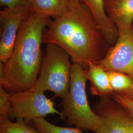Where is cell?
<instances>
[{
  "label": "cell",
  "mask_w": 133,
  "mask_h": 133,
  "mask_svg": "<svg viewBox=\"0 0 133 133\" xmlns=\"http://www.w3.org/2000/svg\"><path fill=\"white\" fill-rule=\"evenodd\" d=\"M31 122L40 133H82L81 129L58 126L49 122L44 118H37Z\"/></svg>",
  "instance_id": "9a60e30c"
},
{
  "label": "cell",
  "mask_w": 133,
  "mask_h": 133,
  "mask_svg": "<svg viewBox=\"0 0 133 133\" xmlns=\"http://www.w3.org/2000/svg\"><path fill=\"white\" fill-rule=\"evenodd\" d=\"M71 58L56 44H47L38 77L31 90L51 91L64 99L68 94L71 82Z\"/></svg>",
  "instance_id": "277c9868"
},
{
  "label": "cell",
  "mask_w": 133,
  "mask_h": 133,
  "mask_svg": "<svg viewBox=\"0 0 133 133\" xmlns=\"http://www.w3.org/2000/svg\"><path fill=\"white\" fill-rule=\"evenodd\" d=\"M74 1H79V0H74Z\"/></svg>",
  "instance_id": "44dd1931"
},
{
  "label": "cell",
  "mask_w": 133,
  "mask_h": 133,
  "mask_svg": "<svg viewBox=\"0 0 133 133\" xmlns=\"http://www.w3.org/2000/svg\"><path fill=\"white\" fill-rule=\"evenodd\" d=\"M93 110L101 121L96 133H133V119L110 96L100 98Z\"/></svg>",
  "instance_id": "8992f818"
},
{
  "label": "cell",
  "mask_w": 133,
  "mask_h": 133,
  "mask_svg": "<svg viewBox=\"0 0 133 133\" xmlns=\"http://www.w3.org/2000/svg\"><path fill=\"white\" fill-rule=\"evenodd\" d=\"M11 94L0 86V118L10 120L12 118Z\"/></svg>",
  "instance_id": "2e32d148"
},
{
  "label": "cell",
  "mask_w": 133,
  "mask_h": 133,
  "mask_svg": "<svg viewBox=\"0 0 133 133\" xmlns=\"http://www.w3.org/2000/svg\"><path fill=\"white\" fill-rule=\"evenodd\" d=\"M0 133H40L34 127L29 126L23 119H16L15 122L10 119L0 118Z\"/></svg>",
  "instance_id": "5bb4252c"
},
{
  "label": "cell",
  "mask_w": 133,
  "mask_h": 133,
  "mask_svg": "<svg viewBox=\"0 0 133 133\" xmlns=\"http://www.w3.org/2000/svg\"><path fill=\"white\" fill-rule=\"evenodd\" d=\"M32 2V0H0V5L4 8L24 6L30 9Z\"/></svg>",
  "instance_id": "ac0fdd59"
},
{
  "label": "cell",
  "mask_w": 133,
  "mask_h": 133,
  "mask_svg": "<svg viewBox=\"0 0 133 133\" xmlns=\"http://www.w3.org/2000/svg\"><path fill=\"white\" fill-rule=\"evenodd\" d=\"M79 1L89 10L109 45H114L118 37V31L107 14L105 10V0Z\"/></svg>",
  "instance_id": "30bf717a"
},
{
  "label": "cell",
  "mask_w": 133,
  "mask_h": 133,
  "mask_svg": "<svg viewBox=\"0 0 133 133\" xmlns=\"http://www.w3.org/2000/svg\"><path fill=\"white\" fill-rule=\"evenodd\" d=\"M105 12L118 31L132 29L133 0H105Z\"/></svg>",
  "instance_id": "9c48e42d"
},
{
  "label": "cell",
  "mask_w": 133,
  "mask_h": 133,
  "mask_svg": "<svg viewBox=\"0 0 133 133\" xmlns=\"http://www.w3.org/2000/svg\"><path fill=\"white\" fill-rule=\"evenodd\" d=\"M106 71H118L133 78V30L118 31L116 42L98 64Z\"/></svg>",
  "instance_id": "ba28073f"
},
{
  "label": "cell",
  "mask_w": 133,
  "mask_h": 133,
  "mask_svg": "<svg viewBox=\"0 0 133 133\" xmlns=\"http://www.w3.org/2000/svg\"><path fill=\"white\" fill-rule=\"evenodd\" d=\"M70 2V0H32L30 10L41 16L56 19L66 12Z\"/></svg>",
  "instance_id": "7c38bea8"
},
{
  "label": "cell",
  "mask_w": 133,
  "mask_h": 133,
  "mask_svg": "<svg viewBox=\"0 0 133 133\" xmlns=\"http://www.w3.org/2000/svg\"><path fill=\"white\" fill-rule=\"evenodd\" d=\"M50 20L30 12L10 57L5 63L0 62V86L10 94L30 90L34 85L43 60V34Z\"/></svg>",
  "instance_id": "7a4b0ae2"
},
{
  "label": "cell",
  "mask_w": 133,
  "mask_h": 133,
  "mask_svg": "<svg viewBox=\"0 0 133 133\" xmlns=\"http://www.w3.org/2000/svg\"><path fill=\"white\" fill-rule=\"evenodd\" d=\"M24 6L6 8L0 11V62L5 63L14 48L19 31L30 14Z\"/></svg>",
  "instance_id": "52a82bcc"
},
{
  "label": "cell",
  "mask_w": 133,
  "mask_h": 133,
  "mask_svg": "<svg viewBox=\"0 0 133 133\" xmlns=\"http://www.w3.org/2000/svg\"><path fill=\"white\" fill-rule=\"evenodd\" d=\"M121 94L124 95V96L133 100V87L130 90H129L128 91H126Z\"/></svg>",
  "instance_id": "d6986e66"
},
{
  "label": "cell",
  "mask_w": 133,
  "mask_h": 133,
  "mask_svg": "<svg viewBox=\"0 0 133 133\" xmlns=\"http://www.w3.org/2000/svg\"><path fill=\"white\" fill-rule=\"evenodd\" d=\"M132 28H133V22H132Z\"/></svg>",
  "instance_id": "ffe728a7"
},
{
  "label": "cell",
  "mask_w": 133,
  "mask_h": 133,
  "mask_svg": "<svg viewBox=\"0 0 133 133\" xmlns=\"http://www.w3.org/2000/svg\"><path fill=\"white\" fill-rule=\"evenodd\" d=\"M87 80L91 83L92 95L100 98L110 96L114 92L109 82L108 72L99 65L90 63L86 70Z\"/></svg>",
  "instance_id": "8fae6325"
},
{
  "label": "cell",
  "mask_w": 133,
  "mask_h": 133,
  "mask_svg": "<svg viewBox=\"0 0 133 133\" xmlns=\"http://www.w3.org/2000/svg\"><path fill=\"white\" fill-rule=\"evenodd\" d=\"M87 81L85 69L72 63L69 91L60 104L61 112L69 124L96 133L101 121L88 104L86 92Z\"/></svg>",
  "instance_id": "3957f363"
},
{
  "label": "cell",
  "mask_w": 133,
  "mask_h": 133,
  "mask_svg": "<svg viewBox=\"0 0 133 133\" xmlns=\"http://www.w3.org/2000/svg\"><path fill=\"white\" fill-rule=\"evenodd\" d=\"M12 118L22 119L26 121L44 118L49 114H58L62 118L64 116L58 111L51 100L44 92L25 91L11 94Z\"/></svg>",
  "instance_id": "5b68a950"
},
{
  "label": "cell",
  "mask_w": 133,
  "mask_h": 133,
  "mask_svg": "<svg viewBox=\"0 0 133 133\" xmlns=\"http://www.w3.org/2000/svg\"><path fill=\"white\" fill-rule=\"evenodd\" d=\"M110 97L116 101L133 119V100L121 94L113 92Z\"/></svg>",
  "instance_id": "e0dca14e"
},
{
  "label": "cell",
  "mask_w": 133,
  "mask_h": 133,
  "mask_svg": "<svg viewBox=\"0 0 133 133\" xmlns=\"http://www.w3.org/2000/svg\"><path fill=\"white\" fill-rule=\"evenodd\" d=\"M109 82L114 92L122 94L133 87V78L118 71H108Z\"/></svg>",
  "instance_id": "4fadbf2b"
},
{
  "label": "cell",
  "mask_w": 133,
  "mask_h": 133,
  "mask_svg": "<svg viewBox=\"0 0 133 133\" xmlns=\"http://www.w3.org/2000/svg\"><path fill=\"white\" fill-rule=\"evenodd\" d=\"M43 43L56 44L68 53L72 63L85 70L89 63L98 64L109 44L85 5L70 0L66 12L50 20L43 34Z\"/></svg>",
  "instance_id": "6da1fadb"
}]
</instances>
